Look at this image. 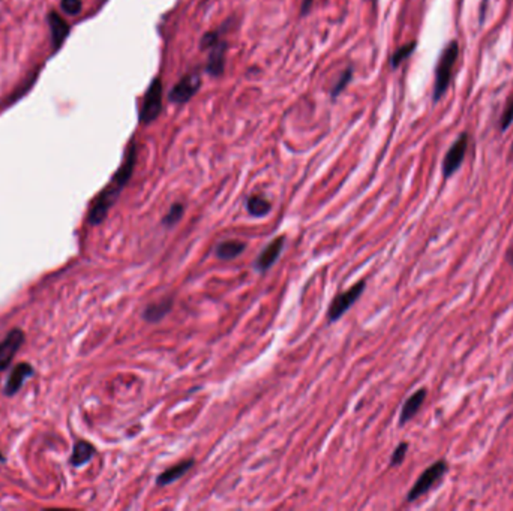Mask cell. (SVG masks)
Here are the masks:
<instances>
[{
  "instance_id": "cell-9",
  "label": "cell",
  "mask_w": 513,
  "mask_h": 511,
  "mask_svg": "<svg viewBox=\"0 0 513 511\" xmlns=\"http://www.w3.org/2000/svg\"><path fill=\"white\" fill-rule=\"evenodd\" d=\"M209 57H207V65L206 72L210 74L212 77H219L224 74L226 69V55H227V42L219 39L215 46L210 47L209 50Z\"/></svg>"
},
{
  "instance_id": "cell-27",
  "label": "cell",
  "mask_w": 513,
  "mask_h": 511,
  "mask_svg": "<svg viewBox=\"0 0 513 511\" xmlns=\"http://www.w3.org/2000/svg\"><path fill=\"white\" fill-rule=\"evenodd\" d=\"M4 461H5V457L2 454H0V462H4Z\"/></svg>"
},
{
  "instance_id": "cell-13",
  "label": "cell",
  "mask_w": 513,
  "mask_h": 511,
  "mask_svg": "<svg viewBox=\"0 0 513 511\" xmlns=\"http://www.w3.org/2000/svg\"><path fill=\"white\" fill-rule=\"evenodd\" d=\"M426 396H427V390L426 388H419L418 391H414L407 400H405V403L402 405V410H401V415H399V424L401 426L405 424L407 421H410L414 417V415L419 412Z\"/></svg>"
},
{
  "instance_id": "cell-6",
  "label": "cell",
  "mask_w": 513,
  "mask_h": 511,
  "mask_svg": "<svg viewBox=\"0 0 513 511\" xmlns=\"http://www.w3.org/2000/svg\"><path fill=\"white\" fill-rule=\"evenodd\" d=\"M201 86V76L198 72H189L182 77L176 86L168 92V101L182 105L189 102L194 94L200 90Z\"/></svg>"
},
{
  "instance_id": "cell-14",
  "label": "cell",
  "mask_w": 513,
  "mask_h": 511,
  "mask_svg": "<svg viewBox=\"0 0 513 511\" xmlns=\"http://www.w3.org/2000/svg\"><path fill=\"white\" fill-rule=\"evenodd\" d=\"M194 463H196V462H194V459H188V461L180 462L179 465H175V466L168 468V470H165L163 474H159V475H158V478H156V484H158V486H161V487H164V486H168V484H171V483L177 482L179 478L184 477V475L191 470V468L194 466Z\"/></svg>"
},
{
  "instance_id": "cell-2",
  "label": "cell",
  "mask_w": 513,
  "mask_h": 511,
  "mask_svg": "<svg viewBox=\"0 0 513 511\" xmlns=\"http://www.w3.org/2000/svg\"><path fill=\"white\" fill-rule=\"evenodd\" d=\"M458 57H459V42L453 39L444 47L443 52L440 55V59H438V63H437L435 81H434V90H432L434 102L440 101L446 94L449 86H451L452 72L458 62Z\"/></svg>"
},
{
  "instance_id": "cell-3",
  "label": "cell",
  "mask_w": 513,
  "mask_h": 511,
  "mask_svg": "<svg viewBox=\"0 0 513 511\" xmlns=\"http://www.w3.org/2000/svg\"><path fill=\"white\" fill-rule=\"evenodd\" d=\"M163 93L164 86L163 80L159 77H155L144 93L143 104L140 114H138V120L143 125H149L155 122L163 111Z\"/></svg>"
},
{
  "instance_id": "cell-28",
  "label": "cell",
  "mask_w": 513,
  "mask_h": 511,
  "mask_svg": "<svg viewBox=\"0 0 513 511\" xmlns=\"http://www.w3.org/2000/svg\"><path fill=\"white\" fill-rule=\"evenodd\" d=\"M371 2H374V4H376V2H377V0H371Z\"/></svg>"
},
{
  "instance_id": "cell-5",
  "label": "cell",
  "mask_w": 513,
  "mask_h": 511,
  "mask_svg": "<svg viewBox=\"0 0 513 511\" xmlns=\"http://www.w3.org/2000/svg\"><path fill=\"white\" fill-rule=\"evenodd\" d=\"M470 136L467 132H463L458 136V140L449 148L443 159V176L444 178H451L465 161V155L468 150Z\"/></svg>"
},
{
  "instance_id": "cell-11",
  "label": "cell",
  "mask_w": 513,
  "mask_h": 511,
  "mask_svg": "<svg viewBox=\"0 0 513 511\" xmlns=\"http://www.w3.org/2000/svg\"><path fill=\"white\" fill-rule=\"evenodd\" d=\"M47 21H48L50 31H51L53 48H55V51H57L69 35V30H71L69 24L56 13V10H51L47 17Z\"/></svg>"
},
{
  "instance_id": "cell-1",
  "label": "cell",
  "mask_w": 513,
  "mask_h": 511,
  "mask_svg": "<svg viewBox=\"0 0 513 511\" xmlns=\"http://www.w3.org/2000/svg\"><path fill=\"white\" fill-rule=\"evenodd\" d=\"M135 164H137V143L134 140H131V143L128 144L122 165L114 173L113 178L110 180V183L101 190L100 195L96 197L93 201V204L89 210V216H88L90 225H100V223L104 222L107 215H109L110 209L114 206L117 198H119V195L122 194L123 188L131 180V177L134 174Z\"/></svg>"
},
{
  "instance_id": "cell-21",
  "label": "cell",
  "mask_w": 513,
  "mask_h": 511,
  "mask_svg": "<svg viewBox=\"0 0 513 511\" xmlns=\"http://www.w3.org/2000/svg\"><path fill=\"white\" fill-rule=\"evenodd\" d=\"M351 78H353V68H348L341 74V78L336 81L332 90H330V97H332V99H336L338 94L341 92H344V89L347 88V84L351 81Z\"/></svg>"
},
{
  "instance_id": "cell-26",
  "label": "cell",
  "mask_w": 513,
  "mask_h": 511,
  "mask_svg": "<svg viewBox=\"0 0 513 511\" xmlns=\"http://www.w3.org/2000/svg\"><path fill=\"white\" fill-rule=\"evenodd\" d=\"M507 260L513 264V248L509 251V253H507Z\"/></svg>"
},
{
  "instance_id": "cell-12",
  "label": "cell",
  "mask_w": 513,
  "mask_h": 511,
  "mask_svg": "<svg viewBox=\"0 0 513 511\" xmlns=\"http://www.w3.org/2000/svg\"><path fill=\"white\" fill-rule=\"evenodd\" d=\"M284 243H285V237L281 236V237H276L275 240H272L269 244H267L264 251L260 253V257H259V260H256V264H255V267L259 269V272L263 273L267 269L272 267V265L276 262L278 257H280V253L282 252Z\"/></svg>"
},
{
  "instance_id": "cell-16",
  "label": "cell",
  "mask_w": 513,
  "mask_h": 511,
  "mask_svg": "<svg viewBox=\"0 0 513 511\" xmlns=\"http://www.w3.org/2000/svg\"><path fill=\"white\" fill-rule=\"evenodd\" d=\"M95 454V447L88 441H78L74 445V451L71 456V463L74 466H83L88 463Z\"/></svg>"
},
{
  "instance_id": "cell-24",
  "label": "cell",
  "mask_w": 513,
  "mask_h": 511,
  "mask_svg": "<svg viewBox=\"0 0 513 511\" xmlns=\"http://www.w3.org/2000/svg\"><path fill=\"white\" fill-rule=\"evenodd\" d=\"M512 123H513V98L507 102L503 114L500 117V131L509 130Z\"/></svg>"
},
{
  "instance_id": "cell-17",
  "label": "cell",
  "mask_w": 513,
  "mask_h": 511,
  "mask_svg": "<svg viewBox=\"0 0 513 511\" xmlns=\"http://www.w3.org/2000/svg\"><path fill=\"white\" fill-rule=\"evenodd\" d=\"M245 243L243 241H239V240H227V241H222L221 244H218L217 248V257L219 260H233L239 257V255L245 251Z\"/></svg>"
},
{
  "instance_id": "cell-15",
  "label": "cell",
  "mask_w": 513,
  "mask_h": 511,
  "mask_svg": "<svg viewBox=\"0 0 513 511\" xmlns=\"http://www.w3.org/2000/svg\"><path fill=\"white\" fill-rule=\"evenodd\" d=\"M173 303H175L173 299H171V297H167V299H164V300H159L156 303L149 304L144 309L143 318L149 323L161 321L164 316H167L170 314L171 309H173Z\"/></svg>"
},
{
  "instance_id": "cell-25",
  "label": "cell",
  "mask_w": 513,
  "mask_h": 511,
  "mask_svg": "<svg viewBox=\"0 0 513 511\" xmlns=\"http://www.w3.org/2000/svg\"><path fill=\"white\" fill-rule=\"evenodd\" d=\"M313 4H314V0H303V2H302V9H301V14H302V15H306V14H308V10H309V9H311Z\"/></svg>"
},
{
  "instance_id": "cell-4",
  "label": "cell",
  "mask_w": 513,
  "mask_h": 511,
  "mask_svg": "<svg viewBox=\"0 0 513 511\" xmlns=\"http://www.w3.org/2000/svg\"><path fill=\"white\" fill-rule=\"evenodd\" d=\"M447 471H449V465L444 459L437 461L430 468H426V470L418 478V482H416L413 484V487L410 489V492L407 495V501L413 503V501H416V499H419L420 496L430 492L435 484H438L443 480Z\"/></svg>"
},
{
  "instance_id": "cell-23",
  "label": "cell",
  "mask_w": 513,
  "mask_h": 511,
  "mask_svg": "<svg viewBox=\"0 0 513 511\" xmlns=\"http://www.w3.org/2000/svg\"><path fill=\"white\" fill-rule=\"evenodd\" d=\"M407 450H409V444L407 442H401L395 451L392 453L390 457V466H399L404 461L405 456H407Z\"/></svg>"
},
{
  "instance_id": "cell-10",
  "label": "cell",
  "mask_w": 513,
  "mask_h": 511,
  "mask_svg": "<svg viewBox=\"0 0 513 511\" xmlns=\"http://www.w3.org/2000/svg\"><path fill=\"white\" fill-rule=\"evenodd\" d=\"M35 374L34 368H32L29 363H20L17 365L11 374L8 377V381L5 384V395L6 396H14L15 393L23 387V384L26 382L27 378H30L32 375Z\"/></svg>"
},
{
  "instance_id": "cell-18",
  "label": "cell",
  "mask_w": 513,
  "mask_h": 511,
  "mask_svg": "<svg viewBox=\"0 0 513 511\" xmlns=\"http://www.w3.org/2000/svg\"><path fill=\"white\" fill-rule=\"evenodd\" d=\"M271 207L272 206H271L269 201H267L263 197H260V195H252L247 201V209H248V211L251 213L252 216H256V218L266 216L267 213L271 211Z\"/></svg>"
},
{
  "instance_id": "cell-8",
  "label": "cell",
  "mask_w": 513,
  "mask_h": 511,
  "mask_svg": "<svg viewBox=\"0 0 513 511\" xmlns=\"http://www.w3.org/2000/svg\"><path fill=\"white\" fill-rule=\"evenodd\" d=\"M23 344H25L23 330L20 328L11 330L6 337L0 342V372L5 370L11 365V361H13V358L15 357L18 349Z\"/></svg>"
},
{
  "instance_id": "cell-20",
  "label": "cell",
  "mask_w": 513,
  "mask_h": 511,
  "mask_svg": "<svg viewBox=\"0 0 513 511\" xmlns=\"http://www.w3.org/2000/svg\"><path fill=\"white\" fill-rule=\"evenodd\" d=\"M184 211H185V207L182 203H175L173 206L170 207V211L165 215V218L163 219V223L165 227H173L176 225V223L184 218Z\"/></svg>"
},
{
  "instance_id": "cell-19",
  "label": "cell",
  "mask_w": 513,
  "mask_h": 511,
  "mask_svg": "<svg viewBox=\"0 0 513 511\" xmlns=\"http://www.w3.org/2000/svg\"><path fill=\"white\" fill-rule=\"evenodd\" d=\"M416 46H418V42L411 41V42H409V44H405V46L399 47L397 51L393 52L392 57H390V66L393 69L398 68L402 62H405V60H407L413 55L414 50H416Z\"/></svg>"
},
{
  "instance_id": "cell-7",
  "label": "cell",
  "mask_w": 513,
  "mask_h": 511,
  "mask_svg": "<svg viewBox=\"0 0 513 511\" xmlns=\"http://www.w3.org/2000/svg\"><path fill=\"white\" fill-rule=\"evenodd\" d=\"M365 286H367L365 281H360L356 285H353L350 290L338 294L334 299L332 304H330V307H329V312H327L329 321H332V323L338 321V319L353 306V303H355L362 295L363 290H365Z\"/></svg>"
},
{
  "instance_id": "cell-22",
  "label": "cell",
  "mask_w": 513,
  "mask_h": 511,
  "mask_svg": "<svg viewBox=\"0 0 513 511\" xmlns=\"http://www.w3.org/2000/svg\"><path fill=\"white\" fill-rule=\"evenodd\" d=\"M60 8L68 15H78L83 9V0H60Z\"/></svg>"
}]
</instances>
